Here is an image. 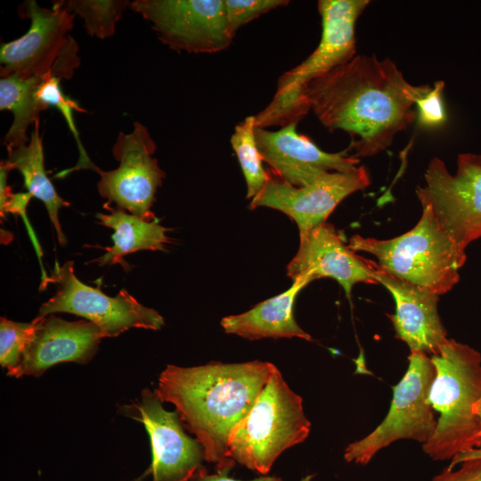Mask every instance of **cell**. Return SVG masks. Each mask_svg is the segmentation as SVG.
I'll use <instances>...</instances> for the list:
<instances>
[{
	"instance_id": "20",
	"label": "cell",
	"mask_w": 481,
	"mask_h": 481,
	"mask_svg": "<svg viewBox=\"0 0 481 481\" xmlns=\"http://www.w3.org/2000/svg\"><path fill=\"white\" fill-rule=\"evenodd\" d=\"M100 224L113 229V245L104 249L106 253L94 262L100 265L120 264L125 269L129 267L124 257L139 250H166L169 243L167 228L162 226L156 218L146 221L123 210L111 209L110 214L97 213Z\"/></svg>"
},
{
	"instance_id": "6",
	"label": "cell",
	"mask_w": 481,
	"mask_h": 481,
	"mask_svg": "<svg viewBox=\"0 0 481 481\" xmlns=\"http://www.w3.org/2000/svg\"><path fill=\"white\" fill-rule=\"evenodd\" d=\"M310 430L302 397L275 367L249 412L232 431L229 457L265 476L277 458L304 442Z\"/></svg>"
},
{
	"instance_id": "18",
	"label": "cell",
	"mask_w": 481,
	"mask_h": 481,
	"mask_svg": "<svg viewBox=\"0 0 481 481\" xmlns=\"http://www.w3.org/2000/svg\"><path fill=\"white\" fill-rule=\"evenodd\" d=\"M376 280L395 299V312L389 318L396 337L407 344L411 353L438 354L448 340L437 312L439 295L396 278L379 265Z\"/></svg>"
},
{
	"instance_id": "12",
	"label": "cell",
	"mask_w": 481,
	"mask_h": 481,
	"mask_svg": "<svg viewBox=\"0 0 481 481\" xmlns=\"http://www.w3.org/2000/svg\"><path fill=\"white\" fill-rule=\"evenodd\" d=\"M124 412L142 422L150 437L152 460L143 476L151 474L153 481H190L208 472L202 444L186 434L179 413L167 411L155 391L143 389Z\"/></svg>"
},
{
	"instance_id": "19",
	"label": "cell",
	"mask_w": 481,
	"mask_h": 481,
	"mask_svg": "<svg viewBox=\"0 0 481 481\" xmlns=\"http://www.w3.org/2000/svg\"><path fill=\"white\" fill-rule=\"evenodd\" d=\"M308 283L310 281L306 279L294 280L286 291L258 303L247 312L224 317L222 328L227 334L249 340L266 338L312 340V337L299 327L293 315L295 299Z\"/></svg>"
},
{
	"instance_id": "21",
	"label": "cell",
	"mask_w": 481,
	"mask_h": 481,
	"mask_svg": "<svg viewBox=\"0 0 481 481\" xmlns=\"http://www.w3.org/2000/svg\"><path fill=\"white\" fill-rule=\"evenodd\" d=\"M8 163L11 169L18 170L24 179V186L33 197L45 206L50 220L56 232L60 244L65 245L66 237L59 221V210L69 203L58 195L49 180L44 160L42 138L39 133V119L33 124L29 142L22 146L7 149Z\"/></svg>"
},
{
	"instance_id": "14",
	"label": "cell",
	"mask_w": 481,
	"mask_h": 481,
	"mask_svg": "<svg viewBox=\"0 0 481 481\" xmlns=\"http://www.w3.org/2000/svg\"><path fill=\"white\" fill-rule=\"evenodd\" d=\"M18 13L20 18L29 19L30 26L22 37L2 45L1 78L46 75L56 68L75 16L62 8H44L34 0L22 3Z\"/></svg>"
},
{
	"instance_id": "5",
	"label": "cell",
	"mask_w": 481,
	"mask_h": 481,
	"mask_svg": "<svg viewBox=\"0 0 481 481\" xmlns=\"http://www.w3.org/2000/svg\"><path fill=\"white\" fill-rule=\"evenodd\" d=\"M368 0H320L322 37L314 51L278 79L271 102L255 115L256 126H288L298 123L310 110L302 95L313 79L340 66L356 55L355 24Z\"/></svg>"
},
{
	"instance_id": "28",
	"label": "cell",
	"mask_w": 481,
	"mask_h": 481,
	"mask_svg": "<svg viewBox=\"0 0 481 481\" xmlns=\"http://www.w3.org/2000/svg\"><path fill=\"white\" fill-rule=\"evenodd\" d=\"M444 82L436 81L433 87L426 85L415 102L418 125L424 128L441 126L446 121L443 102Z\"/></svg>"
},
{
	"instance_id": "29",
	"label": "cell",
	"mask_w": 481,
	"mask_h": 481,
	"mask_svg": "<svg viewBox=\"0 0 481 481\" xmlns=\"http://www.w3.org/2000/svg\"><path fill=\"white\" fill-rule=\"evenodd\" d=\"M460 464L458 469L447 467L432 481H481V458L467 460Z\"/></svg>"
},
{
	"instance_id": "7",
	"label": "cell",
	"mask_w": 481,
	"mask_h": 481,
	"mask_svg": "<svg viewBox=\"0 0 481 481\" xmlns=\"http://www.w3.org/2000/svg\"><path fill=\"white\" fill-rule=\"evenodd\" d=\"M408 360L405 374L393 387L387 416L372 432L346 446L347 462L364 465L395 441L412 439L423 444L433 436L437 420L428 396L436 370L431 357L423 352L411 353Z\"/></svg>"
},
{
	"instance_id": "26",
	"label": "cell",
	"mask_w": 481,
	"mask_h": 481,
	"mask_svg": "<svg viewBox=\"0 0 481 481\" xmlns=\"http://www.w3.org/2000/svg\"><path fill=\"white\" fill-rule=\"evenodd\" d=\"M34 330V322H17L0 319V364L8 371L17 368L22 361Z\"/></svg>"
},
{
	"instance_id": "23",
	"label": "cell",
	"mask_w": 481,
	"mask_h": 481,
	"mask_svg": "<svg viewBox=\"0 0 481 481\" xmlns=\"http://www.w3.org/2000/svg\"><path fill=\"white\" fill-rule=\"evenodd\" d=\"M131 2L126 0H59L53 6L79 16L88 35L105 39L116 30V24Z\"/></svg>"
},
{
	"instance_id": "8",
	"label": "cell",
	"mask_w": 481,
	"mask_h": 481,
	"mask_svg": "<svg viewBox=\"0 0 481 481\" xmlns=\"http://www.w3.org/2000/svg\"><path fill=\"white\" fill-rule=\"evenodd\" d=\"M418 186L421 207H428L441 228L461 249L481 238V154L461 153L451 174L444 161L433 158Z\"/></svg>"
},
{
	"instance_id": "27",
	"label": "cell",
	"mask_w": 481,
	"mask_h": 481,
	"mask_svg": "<svg viewBox=\"0 0 481 481\" xmlns=\"http://www.w3.org/2000/svg\"><path fill=\"white\" fill-rule=\"evenodd\" d=\"M230 31L234 37L243 25L264 13L287 5V0H224Z\"/></svg>"
},
{
	"instance_id": "24",
	"label": "cell",
	"mask_w": 481,
	"mask_h": 481,
	"mask_svg": "<svg viewBox=\"0 0 481 481\" xmlns=\"http://www.w3.org/2000/svg\"><path fill=\"white\" fill-rule=\"evenodd\" d=\"M255 116L247 117L238 124L231 137L232 147L238 158L246 184L247 199L255 198L268 179V171L263 167V159L255 138Z\"/></svg>"
},
{
	"instance_id": "16",
	"label": "cell",
	"mask_w": 481,
	"mask_h": 481,
	"mask_svg": "<svg viewBox=\"0 0 481 481\" xmlns=\"http://www.w3.org/2000/svg\"><path fill=\"white\" fill-rule=\"evenodd\" d=\"M298 123L278 131L255 128L258 151L275 175L297 187L307 185L330 172H347L358 167L359 159L348 149L330 153L322 151L307 136L298 133Z\"/></svg>"
},
{
	"instance_id": "4",
	"label": "cell",
	"mask_w": 481,
	"mask_h": 481,
	"mask_svg": "<svg viewBox=\"0 0 481 481\" xmlns=\"http://www.w3.org/2000/svg\"><path fill=\"white\" fill-rule=\"evenodd\" d=\"M348 247L373 255L385 272L437 295L450 291L459 281V270L466 262L465 249L441 228L430 208L410 231L397 237L379 240L353 235Z\"/></svg>"
},
{
	"instance_id": "1",
	"label": "cell",
	"mask_w": 481,
	"mask_h": 481,
	"mask_svg": "<svg viewBox=\"0 0 481 481\" xmlns=\"http://www.w3.org/2000/svg\"><path fill=\"white\" fill-rule=\"evenodd\" d=\"M425 86L407 82L389 58L356 54L308 82L302 95L325 128L351 135L348 151L359 159L387 150L417 118L413 105Z\"/></svg>"
},
{
	"instance_id": "31",
	"label": "cell",
	"mask_w": 481,
	"mask_h": 481,
	"mask_svg": "<svg viewBox=\"0 0 481 481\" xmlns=\"http://www.w3.org/2000/svg\"><path fill=\"white\" fill-rule=\"evenodd\" d=\"M474 412L481 420V398L475 404ZM480 458H481V443L477 448L466 452L464 453H461L454 457L451 464L448 466V468H451V469L454 468L456 465L467 460L480 459Z\"/></svg>"
},
{
	"instance_id": "10",
	"label": "cell",
	"mask_w": 481,
	"mask_h": 481,
	"mask_svg": "<svg viewBox=\"0 0 481 481\" xmlns=\"http://www.w3.org/2000/svg\"><path fill=\"white\" fill-rule=\"evenodd\" d=\"M131 9L151 23L169 48L214 53L232 42L224 0H135Z\"/></svg>"
},
{
	"instance_id": "11",
	"label": "cell",
	"mask_w": 481,
	"mask_h": 481,
	"mask_svg": "<svg viewBox=\"0 0 481 481\" xmlns=\"http://www.w3.org/2000/svg\"><path fill=\"white\" fill-rule=\"evenodd\" d=\"M155 150V142L140 122L134 123L130 133L118 134L112 148L118 167L110 171L94 169L101 175L98 192L108 204L115 203L118 209L146 221L156 219L151 207L166 175L152 157Z\"/></svg>"
},
{
	"instance_id": "9",
	"label": "cell",
	"mask_w": 481,
	"mask_h": 481,
	"mask_svg": "<svg viewBox=\"0 0 481 481\" xmlns=\"http://www.w3.org/2000/svg\"><path fill=\"white\" fill-rule=\"evenodd\" d=\"M56 286L55 294L39 308L40 317L55 313L76 314L95 323L105 338L117 337L133 329L159 330L165 322L156 310L144 306L122 289L115 297L104 294L80 281L74 272L73 261L55 263L51 274L42 281Z\"/></svg>"
},
{
	"instance_id": "13",
	"label": "cell",
	"mask_w": 481,
	"mask_h": 481,
	"mask_svg": "<svg viewBox=\"0 0 481 481\" xmlns=\"http://www.w3.org/2000/svg\"><path fill=\"white\" fill-rule=\"evenodd\" d=\"M261 192L251 200L250 208L266 207L289 216L298 225L299 238L326 219L350 194L368 187L364 167L347 172H330L312 183L297 187L268 172Z\"/></svg>"
},
{
	"instance_id": "2",
	"label": "cell",
	"mask_w": 481,
	"mask_h": 481,
	"mask_svg": "<svg viewBox=\"0 0 481 481\" xmlns=\"http://www.w3.org/2000/svg\"><path fill=\"white\" fill-rule=\"evenodd\" d=\"M276 366L250 361L180 367L168 364L154 390L162 403L175 406L185 428L202 444L207 462L231 469L228 442L249 412Z\"/></svg>"
},
{
	"instance_id": "25",
	"label": "cell",
	"mask_w": 481,
	"mask_h": 481,
	"mask_svg": "<svg viewBox=\"0 0 481 481\" xmlns=\"http://www.w3.org/2000/svg\"><path fill=\"white\" fill-rule=\"evenodd\" d=\"M61 79V78L53 74L49 75L40 86L37 95L39 100L45 106L49 107L52 105L56 107L60 110V112L65 118L70 132L76 139L79 150V161L74 168L69 171H64V174L79 168H88L94 170L96 166L92 163V161L86 153L73 118L74 111L86 112V110L81 108L76 101L62 93L60 86Z\"/></svg>"
},
{
	"instance_id": "17",
	"label": "cell",
	"mask_w": 481,
	"mask_h": 481,
	"mask_svg": "<svg viewBox=\"0 0 481 481\" xmlns=\"http://www.w3.org/2000/svg\"><path fill=\"white\" fill-rule=\"evenodd\" d=\"M34 330L20 365L7 371L11 377H40L61 363H88L98 350L103 331L95 323L79 320L69 322L54 314L37 316Z\"/></svg>"
},
{
	"instance_id": "30",
	"label": "cell",
	"mask_w": 481,
	"mask_h": 481,
	"mask_svg": "<svg viewBox=\"0 0 481 481\" xmlns=\"http://www.w3.org/2000/svg\"><path fill=\"white\" fill-rule=\"evenodd\" d=\"M229 469L216 470L215 474H208V472L196 476L190 481H242L238 480L228 476ZM312 476L303 477L300 481H311ZM249 481H282L281 477L274 476H263Z\"/></svg>"
},
{
	"instance_id": "15",
	"label": "cell",
	"mask_w": 481,
	"mask_h": 481,
	"mask_svg": "<svg viewBox=\"0 0 481 481\" xmlns=\"http://www.w3.org/2000/svg\"><path fill=\"white\" fill-rule=\"evenodd\" d=\"M299 247L287 265V274L310 282L323 277L336 280L348 298L357 283L377 284V262L356 254L336 228L324 222L299 238Z\"/></svg>"
},
{
	"instance_id": "3",
	"label": "cell",
	"mask_w": 481,
	"mask_h": 481,
	"mask_svg": "<svg viewBox=\"0 0 481 481\" xmlns=\"http://www.w3.org/2000/svg\"><path fill=\"white\" fill-rule=\"evenodd\" d=\"M431 360L436 373L428 399L439 418L422 449L433 460L444 461L476 449L481 443V420L474 412L481 398V355L451 338Z\"/></svg>"
},
{
	"instance_id": "22",
	"label": "cell",
	"mask_w": 481,
	"mask_h": 481,
	"mask_svg": "<svg viewBox=\"0 0 481 481\" xmlns=\"http://www.w3.org/2000/svg\"><path fill=\"white\" fill-rule=\"evenodd\" d=\"M62 78L59 69L44 76L31 77H7L0 80V110L13 113V120L4 136L6 149H13L29 142L27 135L30 125L39 119L41 111L48 109L38 98L37 92L49 75Z\"/></svg>"
}]
</instances>
